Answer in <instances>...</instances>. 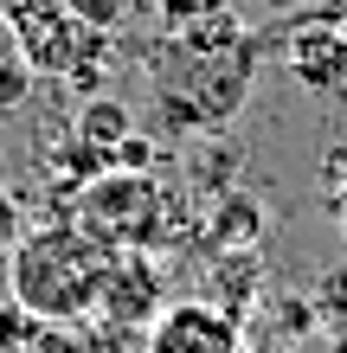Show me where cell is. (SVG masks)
Masks as SVG:
<instances>
[{
    "label": "cell",
    "instance_id": "cell-1",
    "mask_svg": "<svg viewBox=\"0 0 347 353\" xmlns=\"http://www.w3.org/2000/svg\"><path fill=\"white\" fill-rule=\"evenodd\" d=\"M251 65H257V39L238 26L232 7L212 0L199 19L174 26L148 52L161 122L180 135H206L219 122H232L244 110V90H251Z\"/></svg>",
    "mask_w": 347,
    "mask_h": 353
},
{
    "label": "cell",
    "instance_id": "cell-2",
    "mask_svg": "<svg viewBox=\"0 0 347 353\" xmlns=\"http://www.w3.org/2000/svg\"><path fill=\"white\" fill-rule=\"evenodd\" d=\"M110 257L116 251L103 238H90L77 219L32 225V232L13 244V257H7L13 302H26L39 321H84V315H97Z\"/></svg>",
    "mask_w": 347,
    "mask_h": 353
},
{
    "label": "cell",
    "instance_id": "cell-3",
    "mask_svg": "<svg viewBox=\"0 0 347 353\" xmlns=\"http://www.w3.org/2000/svg\"><path fill=\"white\" fill-rule=\"evenodd\" d=\"M77 225L103 238L110 251H155L168 232V193L148 168H103L77 193Z\"/></svg>",
    "mask_w": 347,
    "mask_h": 353
},
{
    "label": "cell",
    "instance_id": "cell-4",
    "mask_svg": "<svg viewBox=\"0 0 347 353\" xmlns=\"http://www.w3.org/2000/svg\"><path fill=\"white\" fill-rule=\"evenodd\" d=\"M0 19H7V32L19 39V52L39 77H71L110 39V32H90L65 0H0Z\"/></svg>",
    "mask_w": 347,
    "mask_h": 353
},
{
    "label": "cell",
    "instance_id": "cell-5",
    "mask_svg": "<svg viewBox=\"0 0 347 353\" xmlns=\"http://www.w3.org/2000/svg\"><path fill=\"white\" fill-rule=\"evenodd\" d=\"M277 58L309 97H347V32L328 26V19L296 13L290 32H283V46H277Z\"/></svg>",
    "mask_w": 347,
    "mask_h": 353
},
{
    "label": "cell",
    "instance_id": "cell-6",
    "mask_svg": "<svg viewBox=\"0 0 347 353\" xmlns=\"http://www.w3.org/2000/svg\"><path fill=\"white\" fill-rule=\"evenodd\" d=\"M141 353H244V327L232 308L219 302H168L161 315L148 321V341Z\"/></svg>",
    "mask_w": 347,
    "mask_h": 353
},
{
    "label": "cell",
    "instance_id": "cell-7",
    "mask_svg": "<svg viewBox=\"0 0 347 353\" xmlns=\"http://www.w3.org/2000/svg\"><path fill=\"white\" fill-rule=\"evenodd\" d=\"M161 308H168V283H161V263L148 251H116L110 257V276H103V296H97V321L110 327H148Z\"/></svg>",
    "mask_w": 347,
    "mask_h": 353
},
{
    "label": "cell",
    "instance_id": "cell-8",
    "mask_svg": "<svg viewBox=\"0 0 347 353\" xmlns=\"http://www.w3.org/2000/svg\"><path fill=\"white\" fill-rule=\"evenodd\" d=\"M77 135H84L90 148H103V154H116L122 141L135 135V122H129V110H122L116 97H84V110H77Z\"/></svg>",
    "mask_w": 347,
    "mask_h": 353
},
{
    "label": "cell",
    "instance_id": "cell-9",
    "mask_svg": "<svg viewBox=\"0 0 347 353\" xmlns=\"http://www.w3.org/2000/svg\"><path fill=\"white\" fill-rule=\"evenodd\" d=\"M32 65H26V52H19V39L7 32V19H0V116L7 110H19L26 103V90H32Z\"/></svg>",
    "mask_w": 347,
    "mask_h": 353
},
{
    "label": "cell",
    "instance_id": "cell-10",
    "mask_svg": "<svg viewBox=\"0 0 347 353\" xmlns=\"http://www.w3.org/2000/svg\"><path fill=\"white\" fill-rule=\"evenodd\" d=\"M257 225H264V212L244 193H226V205H219V219H212V244L226 251V238H232V251H244V244L257 238Z\"/></svg>",
    "mask_w": 347,
    "mask_h": 353
},
{
    "label": "cell",
    "instance_id": "cell-11",
    "mask_svg": "<svg viewBox=\"0 0 347 353\" xmlns=\"http://www.w3.org/2000/svg\"><path fill=\"white\" fill-rule=\"evenodd\" d=\"M39 327H46V321H39L26 302H13V296L0 302V353H32Z\"/></svg>",
    "mask_w": 347,
    "mask_h": 353
},
{
    "label": "cell",
    "instance_id": "cell-12",
    "mask_svg": "<svg viewBox=\"0 0 347 353\" xmlns=\"http://www.w3.org/2000/svg\"><path fill=\"white\" fill-rule=\"evenodd\" d=\"M65 7L84 19L90 32H122V26L141 13V0H65Z\"/></svg>",
    "mask_w": 347,
    "mask_h": 353
},
{
    "label": "cell",
    "instance_id": "cell-13",
    "mask_svg": "<svg viewBox=\"0 0 347 353\" xmlns=\"http://www.w3.org/2000/svg\"><path fill=\"white\" fill-rule=\"evenodd\" d=\"M315 308H321L335 327H347V257H341L335 270H321V283H315Z\"/></svg>",
    "mask_w": 347,
    "mask_h": 353
},
{
    "label": "cell",
    "instance_id": "cell-14",
    "mask_svg": "<svg viewBox=\"0 0 347 353\" xmlns=\"http://www.w3.org/2000/svg\"><path fill=\"white\" fill-rule=\"evenodd\" d=\"M19 238H26V225H19V199L0 186V263L13 257V244H19Z\"/></svg>",
    "mask_w": 347,
    "mask_h": 353
},
{
    "label": "cell",
    "instance_id": "cell-15",
    "mask_svg": "<svg viewBox=\"0 0 347 353\" xmlns=\"http://www.w3.org/2000/svg\"><path fill=\"white\" fill-rule=\"evenodd\" d=\"M212 7V0H161V26H187V19H199V13H206Z\"/></svg>",
    "mask_w": 347,
    "mask_h": 353
},
{
    "label": "cell",
    "instance_id": "cell-16",
    "mask_svg": "<svg viewBox=\"0 0 347 353\" xmlns=\"http://www.w3.org/2000/svg\"><path fill=\"white\" fill-rule=\"evenodd\" d=\"M309 13H315V19H328V26H341V32H347V0H315Z\"/></svg>",
    "mask_w": 347,
    "mask_h": 353
},
{
    "label": "cell",
    "instance_id": "cell-17",
    "mask_svg": "<svg viewBox=\"0 0 347 353\" xmlns=\"http://www.w3.org/2000/svg\"><path fill=\"white\" fill-rule=\"evenodd\" d=\"M335 353H347V327H335Z\"/></svg>",
    "mask_w": 347,
    "mask_h": 353
}]
</instances>
